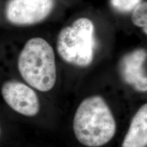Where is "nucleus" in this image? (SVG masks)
Here are the masks:
<instances>
[{
  "mask_svg": "<svg viewBox=\"0 0 147 147\" xmlns=\"http://www.w3.org/2000/svg\"><path fill=\"white\" fill-rule=\"evenodd\" d=\"M76 139L87 147H100L110 142L117 131V123L105 100L93 95L80 103L73 120Z\"/></svg>",
  "mask_w": 147,
  "mask_h": 147,
  "instance_id": "nucleus-1",
  "label": "nucleus"
},
{
  "mask_svg": "<svg viewBox=\"0 0 147 147\" xmlns=\"http://www.w3.org/2000/svg\"><path fill=\"white\" fill-rule=\"evenodd\" d=\"M18 69L31 87L42 92L51 91L56 82L57 67L50 44L41 38L29 40L18 56Z\"/></svg>",
  "mask_w": 147,
  "mask_h": 147,
  "instance_id": "nucleus-2",
  "label": "nucleus"
},
{
  "mask_svg": "<svg viewBox=\"0 0 147 147\" xmlns=\"http://www.w3.org/2000/svg\"><path fill=\"white\" fill-rule=\"evenodd\" d=\"M95 48V27L87 18H80L58 35L57 49L63 61L71 65L86 67L91 65Z\"/></svg>",
  "mask_w": 147,
  "mask_h": 147,
  "instance_id": "nucleus-3",
  "label": "nucleus"
},
{
  "mask_svg": "<svg viewBox=\"0 0 147 147\" xmlns=\"http://www.w3.org/2000/svg\"><path fill=\"white\" fill-rule=\"evenodd\" d=\"M54 0H10L5 8V16L16 25L40 23L50 14Z\"/></svg>",
  "mask_w": 147,
  "mask_h": 147,
  "instance_id": "nucleus-4",
  "label": "nucleus"
},
{
  "mask_svg": "<svg viewBox=\"0 0 147 147\" xmlns=\"http://www.w3.org/2000/svg\"><path fill=\"white\" fill-rule=\"evenodd\" d=\"M1 95L8 105L20 115L32 117L40 110L38 97L34 90L16 80L5 82L1 87Z\"/></svg>",
  "mask_w": 147,
  "mask_h": 147,
  "instance_id": "nucleus-5",
  "label": "nucleus"
},
{
  "mask_svg": "<svg viewBox=\"0 0 147 147\" xmlns=\"http://www.w3.org/2000/svg\"><path fill=\"white\" fill-rule=\"evenodd\" d=\"M146 61V51L140 49L124 55L119 63L122 80L139 92L147 91Z\"/></svg>",
  "mask_w": 147,
  "mask_h": 147,
  "instance_id": "nucleus-6",
  "label": "nucleus"
},
{
  "mask_svg": "<svg viewBox=\"0 0 147 147\" xmlns=\"http://www.w3.org/2000/svg\"><path fill=\"white\" fill-rule=\"evenodd\" d=\"M122 147H147V104L138 110L131 119Z\"/></svg>",
  "mask_w": 147,
  "mask_h": 147,
  "instance_id": "nucleus-7",
  "label": "nucleus"
},
{
  "mask_svg": "<svg viewBox=\"0 0 147 147\" xmlns=\"http://www.w3.org/2000/svg\"><path fill=\"white\" fill-rule=\"evenodd\" d=\"M131 20L133 23L138 27H142L146 34L147 29V3L142 2L134 9Z\"/></svg>",
  "mask_w": 147,
  "mask_h": 147,
  "instance_id": "nucleus-8",
  "label": "nucleus"
},
{
  "mask_svg": "<svg viewBox=\"0 0 147 147\" xmlns=\"http://www.w3.org/2000/svg\"><path fill=\"white\" fill-rule=\"evenodd\" d=\"M110 2L115 10L122 13H127L133 10L141 3V0H110Z\"/></svg>",
  "mask_w": 147,
  "mask_h": 147,
  "instance_id": "nucleus-9",
  "label": "nucleus"
},
{
  "mask_svg": "<svg viewBox=\"0 0 147 147\" xmlns=\"http://www.w3.org/2000/svg\"><path fill=\"white\" fill-rule=\"evenodd\" d=\"M0 134H1V129H0Z\"/></svg>",
  "mask_w": 147,
  "mask_h": 147,
  "instance_id": "nucleus-10",
  "label": "nucleus"
}]
</instances>
